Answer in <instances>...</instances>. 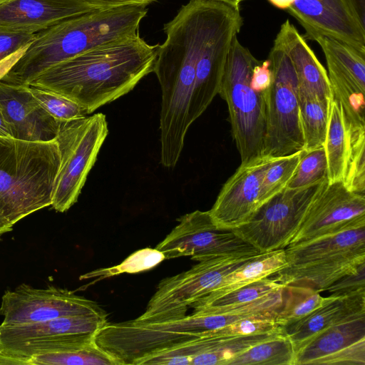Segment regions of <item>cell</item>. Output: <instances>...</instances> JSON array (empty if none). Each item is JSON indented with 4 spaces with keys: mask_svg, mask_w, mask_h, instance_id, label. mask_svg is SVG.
<instances>
[{
    "mask_svg": "<svg viewBox=\"0 0 365 365\" xmlns=\"http://www.w3.org/2000/svg\"><path fill=\"white\" fill-rule=\"evenodd\" d=\"M159 46L138 33L57 63L28 84L58 93L90 114L130 92L153 71Z\"/></svg>",
    "mask_w": 365,
    "mask_h": 365,
    "instance_id": "1",
    "label": "cell"
},
{
    "mask_svg": "<svg viewBox=\"0 0 365 365\" xmlns=\"http://www.w3.org/2000/svg\"><path fill=\"white\" fill-rule=\"evenodd\" d=\"M146 4L96 10L57 23L36 34L24 54L1 80L27 85L48 68L98 46L138 32Z\"/></svg>",
    "mask_w": 365,
    "mask_h": 365,
    "instance_id": "2",
    "label": "cell"
},
{
    "mask_svg": "<svg viewBox=\"0 0 365 365\" xmlns=\"http://www.w3.org/2000/svg\"><path fill=\"white\" fill-rule=\"evenodd\" d=\"M60 163L56 139L0 136V212L11 225L51 206Z\"/></svg>",
    "mask_w": 365,
    "mask_h": 365,
    "instance_id": "3",
    "label": "cell"
},
{
    "mask_svg": "<svg viewBox=\"0 0 365 365\" xmlns=\"http://www.w3.org/2000/svg\"><path fill=\"white\" fill-rule=\"evenodd\" d=\"M259 61L240 43L237 36L233 38L218 94L227 103L232 138L241 163L263 155L265 94L251 86L252 69Z\"/></svg>",
    "mask_w": 365,
    "mask_h": 365,
    "instance_id": "4",
    "label": "cell"
},
{
    "mask_svg": "<svg viewBox=\"0 0 365 365\" xmlns=\"http://www.w3.org/2000/svg\"><path fill=\"white\" fill-rule=\"evenodd\" d=\"M108 133L101 113L60 122L56 140L61 163L51 205L56 211L64 212L78 200Z\"/></svg>",
    "mask_w": 365,
    "mask_h": 365,
    "instance_id": "5",
    "label": "cell"
},
{
    "mask_svg": "<svg viewBox=\"0 0 365 365\" xmlns=\"http://www.w3.org/2000/svg\"><path fill=\"white\" fill-rule=\"evenodd\" d=\"M272 82L265 93L263 155L280 158L304 150L298 83L292 63L275 43L268 56Z\"/></svg>",
    "mask_w": 365,
    "mask_h": 365,
    "instance_id": "6",
    "label": "cell"
},
{
    "mask_svg": "<svg viewBox=\"0 0 365 365\" xmlns=\"http://www.w3.org/2000/svg\"><path fill=\"white\" fill-rule=\"evenodd\" d=\"M259 254L231 255L200 261L187 271L162 279L145 312L135 319L157 322L185 316L188 307L217 289L231 272Z\"/></svg>",
    "mask_w": 365,
    "mask_h": 365,
    "instance_id": "7",
    "label": "cell"
},
{
    "mask_svg": "<svg viewBox=\"0 0 365 365\" xmlns=\"http://www.w3.org/2000/svg\"><path fill=\"white\" fill-rule=\"evenodd\" d=\"M107 317L80 315L24 324H0V350L16 357L66 351L89 346Z\"/></svg>",
    "mask_w": 365,
    "mask_h": 365,
    "instance_id": "8",
    "label": "cell"
},
{
    "mask_svg": "<svg viewBox=\"0 0 365 365\" xmlns=\"http://www.w3.org/2000/svg\"><path fill=\"white\" fill-rule=\"evenodd\" d=\"M324 182L304 188H285L262 204L247 222L232 230L261 253L285 249Z\"/></svg>",
    "mask_w": 365,
    "mask_h": 365,
    "instance_id": "9",
    "label": "cell"
},
{
    "mask_svg": "<svg viewBox=\"0 0 365 365\" xmlns=\"http://www.w3.org/2000/svg\"><path fill=\"white\" fill-rule=\"evenodd\" d=\"M178 221L155 247L165 259L190 256L200 262L231 255L261 253L232 230L219 227L209 210L193 211Z\"/></svg>",
    "mask_w": 365,
    "mask_h": 365,
    "instance_id": "10",
    "label": "cell"
},
{
    "mask_svg": "<svg viewBox=\"0 0 365 365\" xmlns=\"http://www.w3.org/2000/svg\"><path fill=\"white\" fill-rule=\"evenodd\" d=\"M0 315L4 324H31L80 315L107 317L106 311L96 302L71 291L53 286L38 289L25 284L4 292Z\"/></svg>",
    "mask_w": 365,
    "mask_h": 365,
    "instance_id": "11",
    "label": "cell"
},
{
    "mask_svg": "<svg viewBox=\"0 0 365 365\" xmlns=\"http://www.w3.org/2000/svg\"><path fill=\"white\" fill-rule=\"evenodd\" d=\"M361 227H365V195L349 190L342 181H326L288 246Z\"/></svg>",
    "mask_w": 365,
    "mask_h": 365,
    "instance_id": "12",
    "label": "cell"
},
{
    "mask_svg": "<svg viewBox=\"0 0 365 365\" xmlns=\"http://www.w3.org/2000/svg\"><path fill=\"white\" fill-rule=\"evenodd\" d=\"M287 10L305 30L307 39L316 34L344 42L365 53V26L351 0H267Z\"/></svg>",
    "mask_w": 365,
    "mask_h": 365,
    "instance_id": "13",
    "label": "cell"
},
{
    "mask_svg": "<svg viewBox=\"0 0 365 365\" xmlns=\"http://www.w3.org/2000/svg\"><path fill=\"white\" fill-rule=\"evenodd\" d=\"M364 365L365 312L319 332L295 352L294 365Z\"/></svg>",
    "mask_w": 365,
    "mask_h": 365,
    "instance_id": "14",
    "label": "cell"
},
{
    "mask_svg": "<svg viewBox=\"0 0 365 365\" xmlns=\"http://www.w3.org/2000/svg\"><path fill=\"white\" fill-rule=\"evenodd\" d=\"M282 332L219 336L203 331L191 340L147 356L137 364L230 365L250 347Z\"/></svg>",
    "mask_w": 365,
    "mask_h": 365,
    "instance_id": "15",
    "label": "cell"
},
{
    "mask_svg": "<svg viewBox=\"0 0 365 365\" xmlns=\"http://www.w3.org/2000/svg\"><path fill=\"white\" fill-rule=\"evenodd\" d=\"M274 158L262 155L241 163L226 181L209 210L219 227L227 230L237 228L247 222L259 207L261 181Z\"/></svg>",
    "mask_w": 365,
    "mask_h": 365,
    "instance_id": "16",
    "label": "cell"
},
{
    "mask_svg": "<svg viewBox=\"0 0 365 365\" xmlns=\"http://www.w3.org/2000/svg\"><path fill=\"white\" fill-rule=\"evenodd\" d=\"M0 106L13 138L29 141L56 139L60 122L43 108L26 85L0 81Z\"/></svg>",
    "mask_w": 365,
    "mask_h": 365,
    "instance_id": "17",
    "label": "cell"
},
{
    "mask_svg": "<svg viewBox=\"0 0 365 365\" xmlns=\"http://www.w3.org/2000/svg\"><path fill=\"white\" fill-rule=\"evenodd\" d=\"M96 10L84 0H12L0 5V28L37 33Z\"/></svg>",
    "mask_w": 365,
    "mask_h": 365,
    "instance_id": "18",
    "label": "cell"
},
{
    "mask_svg": "<svg viewBox=\"0 0 365 365\" xmlns=\"http://www.w3.org/2000/svg\"><path fill=\"white\" fill-rule=\"evenodd\" d=\"M274 43L287 53L292 63L299 96L331 103L333 93L327 71L289 19L282 24Z\"/></svg>",
    "mask_w": 365,
    "mask_h": 365,
    "instance_id": "19",
    "label": "cell"
},
{
    "mask_svg": "<svg viewBox=\"0 0 365 365\" xmlns=\"http://www.w3.org/2000/svg\"><path fill=\"white\" fill-rule=\"evenodd\" d=\"M362 312H365V292L340 297L329 295L319 307L282 330L296 352L319 332Z\"/></svg>",
    "mask_w": 365,
    "mask_h": 365,
    "instance_id": "20",
    "label": "cell"
},
{
    "mask_svg": "<svg viewBox=\"0 0 365 365\" xmlns=\"http://www.w3.org/2000/svg\"><path fill=\"white\" fill-rule=\"evenodd\" d=\"M284 250L289 267L304 265L365 251V227L288 246Z\"/></svg>",
    "mask_w": 365,
    "mask_h": 365,
    "instance_id": "21",
    "label": "cell"
},
{
    "mask_svg": "<svg viewBox=\"0 0 365 365\" xmlns=\"http://www.w3.org/2000/svg\"><path fill=\"white\" fill-rule=\"evenodd\" d=\"M284 249L259 253L227 274L220 285L190 307L212 301L240 287L268 277L287 266Z\"/></svg>",
    "mask_w": 365,
    "mask_h": 365,
    "instance_id": "22",
    "label": "cell"
},
{
    "mask_svg": "<svg viewBox=\"0 0 365 365\" xmlns=\"http://www.w3.org/2000/svg\"><path fill=\"white\" fill-rule=\"evenodd\" d=\"M310 40L321 46L331 74L365 89V53L334 38L316 34Z\"/></svg>",
    "mask_w": 365,
    "mask_h": 365,
    "instance_id": "23",
    "label": "cell"
},
{
    "mask_svg": "<svg viewBox=\"0 0 365 365\" xmlns=\"http://www.w3.org/2000/svg\"><path fill=\"white\" fill-rule=\"evenodd\" d=\"M328 181H342L349 148V133L341 103L333 97L324 143Z\"/></svg>",
    "mask_w": 365,
    "mask_h": 365,
    "instance_id": "24",
    "label": "cell"
},
{
    "mask_svg": "<svg viewBox=\"0 0 365 365\" xmlns=\"http://www.w3.org/2000/svg\"><path fill=\"white\" fill-rule=\"evenodd\" d=\"M295 350L284 332L250 347L230 365H294Z\"/></svg>",
    "mask_w": 365,
    "mask_h": 365,
    "instance_id": "25",
    "label": "cell"
},
{
    "mask_svg": "<svg viewBox=\"0 0 365 365\" xmlns=\"http://www.w3.org/2000/svg\"><path fill=\"white\" fill-rule=\"evenodd\" d=\"M305 151L324 146L331 103L317 98L299 96Z\"/></svg>",
    "mask_w": 365,
    "mask_h": 365,
    "instance_id": "26",
    "label": "cell"
},
{
    "mask_svg": "<svg viewBox=\"0 0 365 365\" xmlns=\"http://www.w3.org/2000/svg\"><path fill=\"white\" fill-rule=\"evenodd\" d=\"M325 300L326 297L314 289L284 285L283 304L275 316L274 322L282 328L286 327L306 317Z\"/></svg>",
    "mask_w": 365,
    "mask_h": 365,
    "instance_id": "27",
    "label": "cell"
},
{
    "mask_svg": "<svg viewBox=\"0 0 365 365\" xmlns=\"http://www.w3.org/2000/svg\"><path fill=\"white\" fill-rule=\"evenodd\" d=\"M346 126L349 148L342 182L349 190L365 195V125Z\"/></svg>",
    "mask_w": 365,
    "mask_h": 365,
    "instance_id": "28",
    "label": "cell"
},
{
    "mask_svg": "<svg viewBox=\"0 0 365 365\" xmlns=\"http://www.w3.org/2000/svg\"><path fill=\"white\" fill-rule=\"evenodd\" d=\"M303 150L290 155L274 158L265 170L260 184L259 207L287 188L292 178Z\"/></svg>",
    "mask_w": 365,
    "mask_h": 365,
    "instance_id": "29",
    "label": "cell"
},
{
    "mask_svg": "<svg viewBox=\"0 0 365 365\" xmlns=\"http://www.w3.org/2000/svg\"><path fill=\"white\" fill-rule=\"evenodd\" d=\"M31 365H119L94 342L83 348L36 356Z\"/></svg>",
    "mask_w": 365,
    "mask_h": 365,
    "instance_id": "30",
    "label": "cell"
},
{
    "mask_svg": "<svg viewBox=\"0 0 365 365\" xmlns=\"http://www.w3.org/2000/svg\"><path fill=\"white\" fill-rule=\"evenodd\" d=\"M328 180V167L324 146L303 150L296 170L287 188L299 189Z\"/></svg>",
    "mask_w": 365,
    "mask_h": 365,
    "instance_id": "31",
    "label": "cell"
},
{
    "mask_svg": "<svg viewBox=\"0 0 365 365\" xmlns=\"http://www.w3.org/2000/svg\"><path fill=\"white\" fill-rule=\"evenodd\" d=\"M31 95L58 122L83 118L86 110L73 100L48 88L26 85Z\"/></svg>",
    "mask_w": 365,
    "mask_h": 365,
    "instance_id": "32",
    "label": "cell"
},
{
    "mask_svg": "<svg viewBox=\"0 0 365 365\" xmlns=\"http://www.w3.org/2000/svg\"><path fill=\"white\" fill-rule=\"evenodd\" d=\"M284 286L268 277L240 287L207 303L192 306V308L226 307L249 302L270 294Z\"/></svg>",
    "mask_w": 365,
    "mask_h": 365,
    "instance_id": "33",
    "label": "cell"
},
{
    "mask_svg": "<svg viewBox=\"0 0 365 365\" xmlns=\"http://www.w3.org/2000/svg\"><path fill=\"white\" fill-rule=\"evenodd\" d=\"M163 259H165L163 255L155 248H146L133 253L118 266L106 270H96L81 277V278L86 279L88 277H100L103 279L123 272L135 273L149 269L159 264Z\"/></svg>",
    "mask_w": 365,
    "mask_h": 365,
    "instance_id": "34",
    "label": "cell"
},
{
    "mask_svg": "<svg viewBox=\"0 0 365 365\" xmlns=\"http://www.w3.org/2000/svg\"><path fill=\"white\" fill-rule=\"evenodd\" d=\"M327 290L335 297L365 292V262L355 272L338 279Z\"/></svg>",
    "mask_w": 365,
    "mask_h": 365,
    "instance_id": "35",
    "label": "cell"
},
{
    "mask_svg": "<svg viewBox=\"0 0 365 365\" xmlns=\"http://www.w3.org/2000/svg\"><path fill=\"white\" fill-rule=\"evenodd\" d=\"M36 34L0 28V61L27 46Z\"/></svg>",
    "mask_w": 365,
    "mask_h": 365,
    "instance_id": "36",
    "label": "cell"
},
{
    "mask_svg": "<svg viewBox=\"0 0 365 365\" xmlns=\"http://www.w3.org/2000/svg\"><path fill=\"white\" fill-rule=\"evenodd\" d=\"M271 62L269 58L256 64L251 76V86L255 91L266 93L272 82Z\"/></svg>",
    "mask_w": 365,
    "mask_h": 365,
    "instance_id": "37",
    "label": "cell"
},
{
    "mask_svg": "<svg viewBox=\"0 0 365 365\" xmlns=\"http://www.w3.org/2000/svg\"><path fill=\"white\" fill-rule=\"evenodd\" d=\"M97 9H106L130 4H149L155 0H84Z\"/></svg>",
    "mask_w": 365,
    "mask_h": 365,
    "instance_id": "38",
    "label": "cell"
},
{
    "mask_svg": "<svg viewBox=\"0 0 365 365\" xmlns=\"http://www.w3.org/2000/svg\"><path fill=\"white\" fill-rule=\"evenodd\" d=\"M28 46L17 51L0 61V81L7 74L16 61L24 54Z\"/></svg>",
    "mask_w": 365,
    "mask_h": 365,
    "instance_id": "39",
    "label": "cell"
},
{
    "mask_svg": "<svg viewBox=\"0 0 365 365\" xmlns=\"http://www.w3.org/2000/svg\"><path fill=\"white\" fill-rule=\"evenodd\" d=\"M0 364L31 365V363L29 359L11 356L0 350Z\"/></svg>",
    "mask_w": 365,
    "mask_h": 365,
    "instance_id": "40",
    "label": "cell"
},
{
    "mask_svg": "<svg viewBox=\"0 0 365 365\" xmlns=\"http://www.w3.org/2000/svg\"><path fill=\"white\" fill-rule=\"evenodd\" d=\"M351 2L361 23L365 26V0H351Z\"/></svg>",
    "mask_w": 365,
    "mask_h": 365,
    "instance_id": "41",
    "label": "cell"
},
{
    "mask_svg": "<svg viewBox=\"0 0 365 365\" xmlns=\"http://www.w3.org/2000/svg\"><path fill=\"white\" fill-rule=\"evenodd\" d=\"M0 136L12 137L13 138L10 127L4 118L1 106H0Z\"/></svg>",
    "mask_w": 365,
    "mask_h": 365,
    "instance_id": "42",
    "label": "cell"
},
{
    "mask_svg": "<svg viewBox=\"0 0 365 365\" xmlns=\"http://www.w3.org/2000/svg\"><path fill=\"white\" fill-rule=\"evenodd\" d=\"M13 225L0 212V235L12 230Z\"/></svg>",
    "mask_w": 365,
    "mask_h": 365,
    "instance_id": "43",
    "label": "cell"
},
{
    "mask_svg": "<svg viewBox=\"0 0 365 365\" xmlns=\"http://www.w3.org/2000/svg\"><path fill=\"white\" fill-rule=\"evenodd\" d=\"M211 1H217L220 2H224L228 4H230L235 7L240 8V2L242 0H211Z\"/></svg>",
    "mask_w": 365,
    "mask_h": 365,
    "instance_id": "44",
    "label": "cell"
},
{
    "mask_svg": "<svg viewBox=\"0 0 365 365\" xmlns=\"http://www.w3.org/2000/svg\"><path fill=\"white\" fill-rule=\"evenodd\" d=\"M10 1H12V0H0V5L5 4L6 2H9Z\"/></svg>",
    "mask_w": 365,
    "mask_h": 365,
    "instance_id": "45",
    "label": "cell"
}]
</instances>
